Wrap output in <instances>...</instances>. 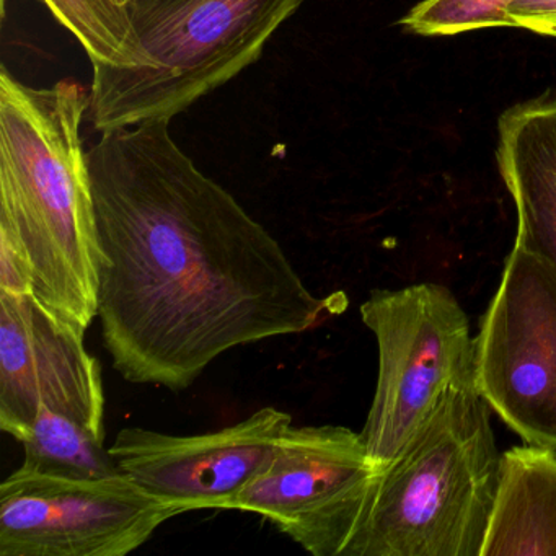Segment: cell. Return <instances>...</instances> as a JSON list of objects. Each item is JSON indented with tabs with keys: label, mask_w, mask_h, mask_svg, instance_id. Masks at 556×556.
<instances>
[{
	"label": "cell",
	"mask_w": 556,
	"mask_h": 556,
	"mask_svg": "<svg viewBox=\"0 0 556 556\" xmlns=\"http://www.w3.org/2000/svg\"><path fill=\"white\" fill-rule=\"evenodd\" d=\"M172 119L87 152L103 262L99 318L126 382L190 389L220 354L301 334L337 308L278 240L178 148Z\"/></svg>",
	"instance_id": "cell-1"
},
{
	"label": "cell",
	"mask_w": 556,
	"mask_h": 556,
	"mask_svg": "<svg viewBox=\"0 0 556 556\" xmlns=\"http://www.w3.org/2000/svg\"><path fill=\"white\" fill-rule=\"evenodd\" d=\"M89 106L79 84L34 89L0 74V233L27 256L35 298L84 331L99 317L103 262L80 138Z\"/></svg>",
	"instance_id": "cell-2"
},
{
	"label": "cell",
	"mask_w": 556,
	"mask_h": 556,
	"mask_svg": "<svg viewBox=\"0 0 556 556\" xmlns=\"http://www.w3.org/2000/svg\"><path fill=\"white\" fill-rule=\"evenodd\" d=\"M500 462L490 406L475 387L448 389L374 475L343 556H481Z\"/></svg>",
	"instance_id": "cell-3"
},
{
	"label": "cell",
	"mask_w": 556,
	"mask_h": 556,
	"mask_svg": "<svg viewBox=\"0 0 556 556\" xmlns=\"http://www.w3.org/2000/svg\"><path fill=\"white\" fill-rule=\"evenodd\" d=\"M304 0H129L132 67L92 64L97 131L172 119L262 58Z\"/></svg>",
	"instance_id": "cell-4"
},
{
	"label": "cell",
	"mask_w": 556,
	"mask_h": 556,
	"mask_svg": "<svg viewBox=\"0 0 556 556\" xmlns=\"http://www.w3.org/2000/svg\"><path fill=\"white\" fill-rule=\"evenodd\" d=\"M361 318L379 348L376 393L361 431L374 471L386 470L454 387H475V338L438 282L376 289Z\"/></svg>",
	"instance_id": "cell-5"
},
{
	"label": "cell",
	"mask_w": 556,
	"mask_h": 556,
	"mask_svg": "<svg viewBox=\"0 0 556 556\" xmlns=\"http://www.w3.org/2000/svg\"><path fill=\"white\" fill-rule=\"evenodd\" d=\"M475 389L526 444L556 448V271L516 242L475 338Z\"/></svg>",
	"instance_id": "cell-6"
},
{
	"label": "cell",
	"mask_w": 556,
	"mask_h": 556,
	"mask_svg": "<svg viewBox=\"0 0 556 556\" xmlns=\"http://www.w3.org/2000/svg\"><path fill=\"white\" fill-rule=\"evenodd\" d=\"M175 516L126 475L77 480L21 467L0 484V556H125Z\"/></svg>",
	"instance_id": "cell-7"
},
{
	"label": "cell",
	"mask_w": 556,
	"mask_h": 556,
	"mask_svg": "<svg viewBox=\"0 0 556 556\" xmlns=\"http://www.w3.org/2000/svg\"><path fill=\"white\" fill-rule=\"evenodd\" d=\"M374 475L361 432L291 425L236 509L260 514L312 555L343 556Z\"/></svg>",
	"instance_id": "cell-8"
},
{
	"label": "cell",
	"mask_w": 556,
	"mask_h": 556,
	"mask_svg": "<svg viewBox=\"0 0 556 556\" xmlns=\"http://www.w3.org/2000/svg\"><path fill=\"white\" fill-rule=\"evenodd\" d=\"M86 331L34 294L0 292V429L21 441L41 408L105 439V389Z\"/></svg>",
	"instance_id": "cell-9"
},
{
	"label": "cell",
	"mask_w": 556,
	"mask_h": 556,
	"mask_svg": "<svg viewBox=\"0 0 556 556\" xmlns=\"http://www.w3.org/2000/svg\"><path fill=\"white\" fill-rule=\"evenodd\" d=\"M291 425L289 413L268 406L206 434L125 428L109 448L123 475L177 514L236 509L243 488L265 470Z\"/></svg>",
	"instance_id": "cell-10"
},
{
	"label": "cell",
	"mask_w": 556,
	"mask_h": 556,
	"mask_svg": "<svg viewBox=\"0 0 556 556\" xmlns=\"http://www.w3.org/2000/svg\"><path fill=\"white\" fill-rule=\"evenodd\" d=\"M496 162L516 206V243L556 271V90L501 115Z\"/></svg>",
	"instance_id": "cell-11"
},
{
	"label": "cell",
	"mask_w": 556,
	"mask_h": 556,
	"mask_svg": "<svg viewBox=\"0 0 556 556\" xmlns=\"http://www.w3.org/2000/svg\"><path fill=\"white\" fill-rule=\"evenodd\" d=\"M481 556H556V448L526 444L501 454Z\"/></svg>",
	"instance_id": "cell-12"
},
{
	"label": "cell",
	"mask_w": 556,
	"mask_h": 556,
	"mask_svg": "<svg viewBox=\"0 0 556 556\" xmlns=\"http://www.w3.org/2000/svg\"><path fill=\"white\" fill-rule=\"evenodd\" d=\"M25 460L22 467L40 473L77 480L123 475L105 439L79 422L50 408H41L27 434L21 439Z\"/></svg>",
	"instance_id": "cell-13"
},
{
	"label": "cell",
	"mask_w": 556,
	"mask_h": 556,
	"mask_svg": "<svg viewBox=\"0 0 556 556\" xmlns=\"http://www.w3.org/2000/svg\"><path fill=\"white\" fill-rule=\"evenodd\" d=\"M51 14L83 45L92 64L132 67L138 41L122 0H43Z\"/></svg>",
	"instance_id": "cell-14"
},
{
	"label": "cell",
	"mask_w": 556,
	"mask_h": 556,
	"mask_svg": "<svg viewBox=\"0 0 556 556\" xmlns=\"http://www.w3.org/2000/svg\"><path fill=\"white\" fill-rule=\"evenodd\" d=\"M514 0H422L400 24L421 37H452L488 28H514Z\"/></svg>",
	"instance_id": "cell-15"
},
{
	"label": "cell",
	"mask_w": 556,
	"mask_h": 556,
	"mask_svg": "<svg viewBox=\"0 0 556 556\" xmlns=\"http://www.w3.org/2000/svg\"><path fill=\"white\" fill-rule=\"evenodd\" d=\"M0 292L34 294L30 263L17 242L5 233H0Z\"/></svg>",
	"instance_id": "cell-16"
},
{
	"label": "cell",
	"mask_w": 556,
	"mask_h": 556,
	"mask_svg": "<svg viewBox=\"0 0 556 556\" xmlns=\"http://www.w3.org/2000/svg\"><path fill=\"white\" fill-rule=\"evenodd\" d=\"M507 15L514 28L556 38V0H514Z\"/></svg>",
	"instance_id": "cell-17"
},
{
	"label": "cell",
	"mask_w": 556,
	"mask_h": 556,
	"mask_svg": "<svg viewBox=\"0 0 556 556\" xmlns=\"http://www.w3.org/2000/svg\"><path fill=\"white\" fill-rule=\"evenodd\" d=\"M123 4H128L129 0H122Z\"/></svg>",
	"instance_id": "cell-18"
}]
</instances>
